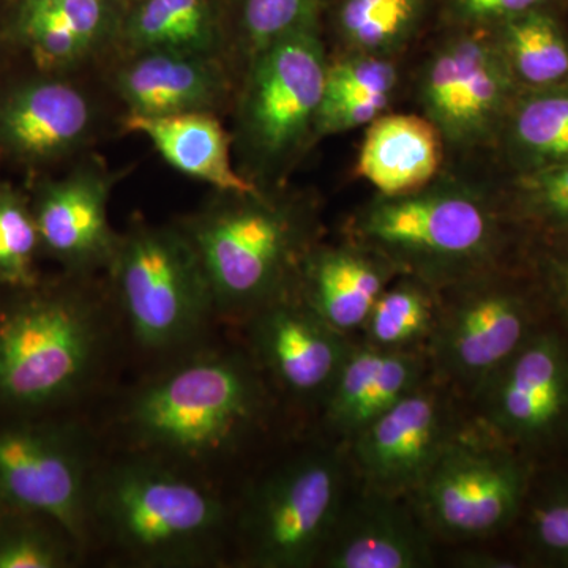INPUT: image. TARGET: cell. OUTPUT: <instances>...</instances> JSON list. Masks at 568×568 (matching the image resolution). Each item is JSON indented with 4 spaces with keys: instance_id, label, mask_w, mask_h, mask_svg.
I'll list each match as a JSON object with an SVG mask.
<instances>
[{
    "instance_id": "obj_38",
    "label": "cell",
    "mask_w": 568,
    "mask_h": 568,
    "mask_svg": "<svg viewBox=\"0 0 568 568\" xmlns=\"http://www.w3.org/2000/svg\"><path fill=\"white\" fill-rule=\"evenodd\" d=\"M555 275L560 301H562L568 312V248L564 252L562 256L559 257L558 264H556Z\"/></svg>"
},
{
    "instance_id": "obj_29",
    "label": "cell",
    "mask_w": 568,
    "mask_h": 568,
    "mask_svg": "<svg viewBox=\"0 0 568 568\" xmlns=\"http://www.w3.org/2000/svg\"><path fill=\"white\" fill-rule=\"evenodd\" d=\"M426 0H343L339 36L361 54L381 55L403 47L424 20Z\"/></svg>"
},
{
    "instance_id": "obj_10",
    "label": "cell",
    "mask_w": 568,
    "mask_h": 568,
    "mask_svg": "<svg viewBox=\"0 0 568 568\" xmlns=\"http://www.w3.org/2000/svg\"><path fill=\"white\" fill-rule=\"evenodd\" d=\"M517 81L499 44L480 36L450 40L422 77L426 119L452 144L480 142L499 125Z\"/></svg>"
},
{
    "instance_id": "obj_9",
    "label": "cell",
    "mask_w": 568,
    "mask_h": 568,
    "mask_svg": "<svg viewBox=\"0 0 568 568\" xmlns=\"http://www.w3.org/2000/svg\"><path fill=\"white\" fill-rule=\"evenodd\" d=\"M526 470L499 448L452 440L414 495L426 529L452 540H481L517 517Z\"/></svg>"
},
{
    "instance_id": "obj_7",
    "label": "cell",
    "mask_w": 568,
    "mask_h": 568,
    "mask_svg": "<svg viewBox=\"0 0 568 568\" xmlns=\"http://www.w3.org/2000/svg\"><path fill=\"white\" fill-rule=\"evenodd\" d=\"M345 467L335 454L294 459L267 478L244 523L253 566L305 568L320 562L345 507Z\"/></svg>"
},
{
    "instance_id": "obj_3",
    "label": "cell",
    "mask_w": 568,
    "mask_h": 568,
    "mask_svg": "<svg viewBox=\"0 0 568 568\" xmlns=\"http://www.w3.org/2000/svg\"><path fill=\"white\" fill-rule=\"evenodd\" d=\"M213 295L226 315H254L284 293V282L304 241L291 209L260 196H235L185 231Z\"/></svg>"
},
{
    "instance_id": "obj_18",
    "label": "cell",
    "mask_w": 568,
    "mask_h": 568,
    "mask_svg": "<svg viewBox=\"0 0 568 568\" xmlns=\"http://www.w3.org/2000/svg\"><path fill=\"white\" fill-rule=\"evenodd\" d=\"M119 93L132 115L211 111L224 93V78L212 55L171 51L138 52L119 73Z\"/></svg>"
},
{
    "instance_id": "obj_24",
    "label": "cell",
    "mask_w": 568,
    "mask_h": 568,
    "mask_svg": "<svg viewBox=\"0 0 568 568\" xmlns=\"http://www.w3.org/2000/svg\"><path fill=\"white\" fill-rule=\"evenodd\" d=\"M110 0H24L20 29L44 65H70L91 52L112 29Z\"/></svg>"
},
{
    "instance_id": "obj_11",
    "label": "cell",
    "mask_w": 568,
    "mask_h": 568,
    "mask_svg": "<svg viewBox=\"0 0 568 568\" xmlns=\"http://www.w3.org/2000/svg\"><path fill=\"white\" fill-rule=\"evenodd\" d=\"M528 305L506 287H469L443 308L428 345L448 379L480 392L529 338Z\"/></svg>"
},
{
    "instance_id": "obj_13",
    "label": "cell",
    "mask_w": 568,
    "mask_h": 568,
    "mask_svg": "<svg viewBox=\"0 0 568 568\" xmlns=\"http://www.w3.org/2000/svg\"><path fill=\"white\" fill-rule=\"evenodd\" d=\"M488 425L506 439L532 443L568 410V354L555 335L529 336L478 392Z\"/></svg>"
},
{
    "instance_id": "obj_20",
    "label": "cell",
    "mask_w": 568,
    "mask_h": 568,
    "mask_svg": "<svg viewBox=\"0 0 568 568\" xmlns=\"http://www.w3.org/2000/svg\"><path fill=\"white\" fill-rule=\"evenodd\" d=\"M108 196L106 179L93 171L51 186L37 212L40 241L73 265L110 263L118 237L108 224Z\"/></svg>"
},
{
    "instance_id": "obj_5",
    "label": "cell",
    "mask_w": 568,
    "mask_h": 568,
    "mask_svg": "<svg viewBox=\"0 0 568 568\" xmlns=\"http://www.w3.org/2000/svg\"><path fill=\"white\" fill-rule=\"evenodd\" d=\"M95 500L115 541L151 566L203 559L224 525V510L216 497L151 463L115 467Z\"/></svg>"
},
{
    "instance_id": "obj_37",
    "label": "cell",
    "mask_w": 568,
    "mask_h": 568,
    "mask_svg": "<svg viewBox=\"0 0 568 568\" xmlns=\"http://www.w3.org/2000/svg\"><path fill=\"white\" fill-rule=\"evenodd\" d=\"M552 0H450L452 13L467 24H500V22L547 9Z\"/></svg>"
},
{
    "instance_id": "obj_15",
    "label": "cell",
    "mask_w": 568,
    "mask_h": 568,
    "mask_svg": "<svg viewBox=\"0 0 568 568\" xmlns=\"http://www.w3.org/2000/svg\"><path fill=\"white\" fill-rule=\"evenodd\" d=\"M253 345L265 368L286 390L327 395L353 345L310 308L283 295L254 313Z\"/></svg>"
},
{
    "instance_id": "obj_33",
    "label": "cell",
    "mask_w": 568,
    "mask_h": 568,
    "mask_svg": "<svg viewBox=\"0 0 568 568\" xmlns=\"http://www.w3.org/2000/svg\"><path fill=\"white\" fill-rule=\"evenodd\" d=\"M40 235L36 220L11 201L0 203V275L22 278L28 274L29 263Z\"/></svg>"
},
{
    "instance_id": "obj_39",
    "label": "cell",
    "mask_w": 568,
    "mask_h": 568,
    "mask_svg": "<svg viewBox=\"0 0 568 568\" xmlns=\"http://www.w3.org/2000/svg\"><path fill=\"white\" fill-rule=\"evenodd\" d=\"M110 2H115V3H118V2H119V0H110Z\"/></svg>"
},
{
    "instance_id": "obj_28",
    "label": "cell",
    "mask_w": 568,
    "mask_h": 568,
    "mask_svg": "<svg viewBox=\"0 0 568 568\" xmlns=\"http://www.w3.org/2000/svg\"><path fill=\"white\" fill-rule=\"evenodd\" d=\"M440 305L433 295V286L416 276L388 287L377 298L364 325L365 345L387 351H416L429 342Z\"/></svg>"
},
{
    "instance_id": "obj_34",
    "label": "cell",
    "mask_w": 568,
    "mask_h": 568,
    "mask_svg": "<svg viewBox=\"0 0 568 568\" xmlns=\"http://www.w3.org/2000/svg\"><path fill=\"white\" fill-rule=\"evenodd\" d=\"M390 97H342L323 99L317 111L315 130L331 134L369 125L386 111Z\"/></svg>"
},
{
    "instance_id": "obj_1",
    "label": "cell",
    "mask_w": 568,
    "mask_h": 568,
    "mask_svg": "<svg viewBox=\"0 0 568 568\" xmlns=\"http://www.w3.org/2000/svg\"><path fill=\"white\" fill-rule=\"evenodd\" d=\"M261 409L263 392L242 358L203 355L145 387L130 424L145 446L201 462L237 446Z\"/></svg>"
},
{
    "instance_id": "obj_2",
    "label": "cell",
    "mask_w": 568,
    "mask_h": 568,
    "mask_svg": "<svg viewBox=\"0 0 568 568\" xmlns=\"http://www.w3.org/2000/svg\"><path fill=\"white\" fill-rule=\"evenodd\" d=\"M369 252L428 283L467 282L491 260L497 224L488 205L458 189L381 197L355 222Z\"/></svg>"
},
{
    "instance_id": "obj_21",
    "label": "cell",
    "mask_w": 568,
    "mask_h": 568,
    "mask_svg": "<svg viewBox=\"0 0 568 568\" xmlns=\"http://www.w3.org/2000/svg\"><path fill=\"white\" fill-rule=\"evenodd\" d=\"M125 126L149 138L174 170L231 196H260L256 185L234 170L230 136L211 111L155 118L129 114Z\"/></svg>"
},
{
    "instance_id": "obj_26",
    "label": "cell",
    "mask_w": 568,
    "mask_h": 568,
    "mask_svg": "<svg viewBox=\"0 0 568 568\" xmlns=\"http://www.w3.org/2000/svg\"><path fill=\"white\" fill-rule=\"evenodd\" d=\"M507 115L511 153L525 173L568 163V81L528 89Z\"/></svg>"
},
{
    "instance_id": "obj_36",
    "label": "cell",
    "mask_w": 568,
    "mask_h": 568,
    "mask_svg": "<svg viewBox=\"0 0 568 568\" xmlns=\"http://www.w3.org/2000/svg\"><path fill=\"white\" fill-rule=\"evenodd\" d=\"M62 564L61 549L39 534H14L0 540V568H54Z\"/></svg>"
},
{
    "instance_id": "obj_12",
    "label": "cell",
    "mask_w": 568,
    "mask_h": 568,
    "mask_svg": "<svg viewBox=\"0 0 568 568\" xmlns=\"http://www.w3.org/2000/svg\"><path fill=\"white\" fill-rule=\"evenodd\" d=\"M366 488L414 495L454 440L443 396L420 384L353 437Z\"/></svg>"
},
{
    "instance_id": "obj_25",
    "label": "cell",
    "mask_w": 568,
    "mask_h": 568,
    "mask_svg": "<svg viewBox=\"0 0 568 568\" xmlns=\"http://www.w3.org/2000/svg\"><path fill=\"white\" fill-rule=\"evenodd\" d=\"M134 51H171L212 55L219 21L212 0H138L125 22Z\"/></svg>"
},
{
    "instance_id": "obj_32",
    "label": "cell",
    "mask_w": 568,
    "mask_h": 568,
    "mask_svg": "<svg viewBox=\"0 0 568 568\" xmlns=\"http://www.w3.org/2000/svg\"><path fill=\"white\" fill-rule=\"evenodd\" d=\"M519 200L528 215L551 227H568V163L523 174Z\"/></svg>"
},
{
    "instance_id": "obj_17",
    "label": "cell",
    "mask_w": 568,
    "mask_h": 568,
    "mask_svg": "<svg viewBox=\"0 0 568 568\" xmlns=\"http://www.w3.org/2000/svg\"><path fill=\"white\" fill-rule=\"evenodd\" d=\"M424 372L417 351L354 346L325 395L327 424L354 437L420 386Z\"/></svg>"
},
{
    "instance_id": "obj_19",
    "label": "cell",
    "mask_w": 568,
    "mask_h": 568,
    "mask_svg": "<svg viewBox=\"0 0 568 568\" xmlns=\"http://www.w3.org/2000/svg\"><path fill=\"white\" fill-rule=\"evenodd\" d=\"M92 106L73 85L37 82L0 110V140L28 159H52L77 148L92 125Z\"/></svg>"
},
{
    "instance_id": "obj_31",
    "label": "cell",
    "mask_w": 568,
    "mask_h": 568,
    "mask_svg": "<svg viewBox=\"0 0 568 568\" xmlns=\"http://www.w3.org/2000/svg\"><path fill=\"white\" fill-rule=\"evenodd\" d=\"M398 82V71L381 55L358 54L327 65L323 99L342 97H390Z\"/></svg>"
},
{
    "instance_id": "obj_4",
    "label": "cell",
    "mask_w": 568,
    "mask_h": 568,
    "mask_svg": "<svg viewBox=\"0 0 568 568\" xmlns=\"http://www.w3.org/2000/svg\"><path fill=\"white\" fill-rule=\"evenodd\" d=\"M134 339L145 349H178L203 331L215 304L185 231L138 224L118 239L110 260Z\"/></svg>"
},
{
    "instance_id": "obj_14",
    "label": "cell",
    "mask_w": 568,
    "mask_h": 568,
    "mask_svg": "<svg viewBox=\"0 0 568 568\" xmlns=\"http://www.w3.org/2000/svg\"><path fill=\"white\" fill-rule=\"evenodd\" d=\"M0 491L81 538L88 517L85 465L65 440L31 429L0 433Z\"/></svg>"
},
{
    "instance_id": "obj_23",
    "label": "cell",
    "mask_w": 568,
    "mask_h": 568,
    "mask_svg": "<svg viewBox=\"0 0 568 568\" xmlns=\"http://www.w3.org/2000/svg\"><path fill=\"white\" fill-rule=\"evenodd\" d=\"M395 267L369 250L328 248L306 257L304 301L342 334L364 328Z\"/></svg>"
},
{
    "instance_id": "obj_6",
    "label": "cell",
    "mask_w": 568,
    "mask_h": 568,
    "mask_svg": "<svg viewBox=\"0 0 568 568\" xmlns=\"http://www.w3.org/2000/svg\"><path fill=\"white\" fill-rule=\"evenodd\" d=\"M104 321L88 298H43L0 321V396L41 405L91 379L104 345Z\"/></svg>"
},
{
    "instance_id": "obj_22",
    "label": "cell",
    "mask_w": 568,
    "mask_h": 568,
    "mask_svg": "<svg viewBox=\"0 0 568 568\" xmlns=\"http://www.w3.org/2000/svg\"><path fill=\"white\" fill-rule=\"evenodd\" d=\"M443 162V134L429 119L379 115L369 123L358 153L357 173L383 194L405 196L424 190Z\"/></svg>"
},
{
    "instance_id": "obj_35",
    "label": "cell",
    "mask_w": 568,
    "mask_h": 568,
    "mask_svg": "<svg viewBox=\"0 0 568 568\" xmlns=\"http://www.w3.org/2000/svg\"><path fill=\"white\" fill-rule=\"evenodd\" d=\"M530 528L541 551L568 564V491L556 493L538 504Z\"/></svg>"
},
{
    "instance_id": "obj_16",
    "label": "cell",
    "mask_w": 568,
    "mask_h": 568,
    "mask_svg": "<svg viewBox=\"0 0 568 568\" xmlns=\"http://www.w3.org/2000/svg\"><path fill=\"white\" fill-rule=\"evenodd\" d=\"M398 496L376 489L346 504L323 555L328 568H422L432 566V548L425 526Z\"/></svg>"
},
{
    "instance_id": "obj_30",
    "label": "cell",
    "mask_w": 568,
    "mask_h": 568,
    "mask_svg": "<svg viewBox=\"0 0 568 568\" xmlns=\"http://www.w3.org/2000/svg\"><path fill=\"white\" fill-rule=\"evenodd\" d=\"M323 0H242L241 28L252 51H263L268 44L316 22Z\"/></svg>"
},
{
    "instance_id": "obj_27",
    "label": "cell",
    "mask_w": 568,
    "mask_h": 568,
    "mask_svg": "<svg viewBox=\"0 0 568 568\" xmlns=\"http://www.w3.org/2000/svg\"><path fill=\"white\" fill-rule=\"evenodd\" d=\"M496 43L517 84L549 88L568 81V39L548 9L500 22Z\"/></svg>"
},
{
    "instance_id": "obj_8",
    "label": "cell",
    "mask_w": 568,
    "mask_h": 568,
    "mask_svg": "<svg viewBox=\"0 0 568 568\" xmlns=\"http://www.w3.org/2000/svg\"><path fill=\"white\" fill-rule=\"evenodd\" d=\"M252 59L239 118L242 136L257 163L276 166L302 148L323 103L327 63L316 22Z\"/></svg>"
}]
</instances>
